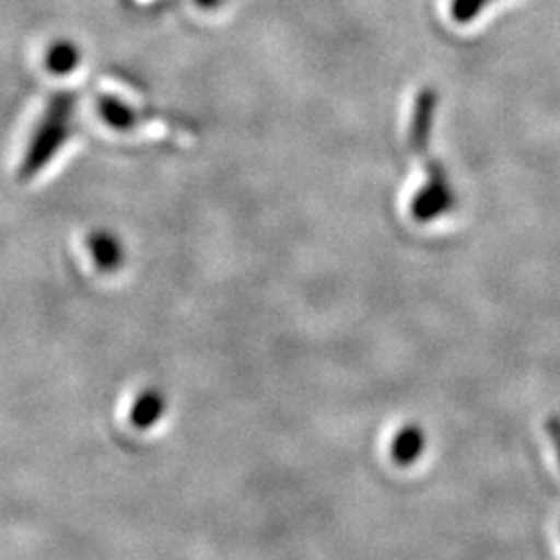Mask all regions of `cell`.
<instances>
[{
	"label": "cell",
	"mask_w": 560,
	"mask_h": 560,
	"mask_svg": "<svg viewBox=\"0 0 560 560\" xmlns=\"http://www.w3.org/2000/svg\"><path fill=\"white\" fill-rule=\"evenodd\" d=\"M546 432H548V436H550V441L555 444V448H557V453H559L560 457V420L557 418H552V420H548L546 423Z\"/></svg>",
	"instance_id": "8992f818"
},
{
	"label": "cell",
	"mask_w": 560,
	"mask_h": 560,
	"mask_svg": "<svg viewBox=\"0 0 560 560\" xmlns=\"http://www.w3.org/2000/svg\"><path fill=\"white\" fill-rule=\"evenodd\" d=\"M166 411V399L161 390H150L145 395H141L138 405H136V423L141 428H150L156 421L161 420Z\"/></svg>",
	"instance_id": "277c9868"
},
{
	"label": "cell",
	"mask_w": 560,
	"mask_h": 560,
	"mask_svg": "<svg viewBox=\"0 0 560 560\" xmlns=\"http://www.w3.org/2000/svg\"><path fill=\"white\" fill-rule=\"evenodd\" d=\"M46 67L57 78L69 75L80 67V48L71 40H57L46 52Z\"/></svg>",
	"instance_id": "3957f363"
},
{
	"label": "cell",
	"mask_w": 560,
	"mask_h": 560,
	"mask_svg": "<svg viewBox=\"0 0 560 560\" xmlns=\"http://www.w3.org/2000/svg\"><path fill=\"white\" fill-rule=\"evenodd\" d=\"M428 448V434L418 423H407L397 430L390 442V459L400 467H409L421 459Z\"/></svg>",
	"instance_id": "7a4b0ae2"
},
{
	"label": "cell",
	"mask_w": 560,
	"mask_h": 560,
	"mask_svg": "<svg viewBox=\"0 0 560 560\" xmlns=\"http://www.w3.org/2000/svg\"><path fill=\"white\" fill-rule=\"evenodd\" d=\"M90 245L94 249L96 260L101 261L102 266L113 268L115 264H119V243L113 240L110 235H94Z\"/></svg>",
	"instance_id": "5b68a950"
},
{
	"label": "cell",
	"mask_w": 560,
	"mask_h": 560,
	"mask_svg": "<svg viewBox=\"0 0 560 560\" xmlns=\"http://www.w3.org/2000/svg\"><path fill=\"white\" fill-rule=\"evenodd\" d=\"M73 106H75V98L71 94H57L46 104L21 161V180L34 179L40 171L55 161L60 148L71 136V120L75 110Z\"/></svg>",
	"instance_id": "6da1fadb"
}]
</instances>
